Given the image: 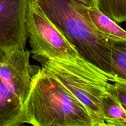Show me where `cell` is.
Listing matches in <instances>:
<instances>
[{
  "mask_svg": "<svg viewBox=\"0 0 126 126\" xmlns=\"http://www.w3.org/2000/svg\"><path fill=\"white\" fill-rule=\"evenodd\" d=\"M21 122L22 126H95L85 106L42 67L32 79Z\"/></svg>",
  "mask_w": 126,
  "mask_h": 126,
  "instance_id": "obj_1",
  "label": "cell"
},
{
  "mask_svg": "<svg viewBox=\"0 0 126 126\" xmlns=\"http://www.w3.org/2000/svg\"><path fill=\"white\" fill-rule=\"evenodd\" d=\"M56 27L79 55L106 75H111V38L100 32L77 0H30Z\"/></svg>",
  "mask_w": 126,
  "mask_h": 126,
  "instance_id": "obj_2",
  "label": "cell"
},
{
  "mask_svg": "<svg viewBox=\"0 0 126 126\" xmlns=\"http://www.w3.org/2000/svg\"><path fill=\"white\" fill-rule=\"evenodd\" d=\"M42 67L63 84L88 110L95 126H106L101 110L114 79L84 59H38Z\"/></svg>",
  "mask_w": 126,
  "mask_h": 126,
  "instance_id": "obj_3",
  "label": "cell"
},
{
  "mask_svg": "<svg viewBox=\"0 0 126 126\" xmlns=\"http://www.w3.org/2000/svg\"><path fill=\"white\" fill-rule=\"evenodd\" d=\"M26 28L31 53L35 59H83L61 32L30 0L26 16Z\"/></svg>",
  "mask_w": 126,
  "mask_h": 126,
  "instance_id": "obj_4",
  "label": "cell"
},
{
  "mask_svg": "<svg viewBox=\"0 0 126 126\" xmlns=\"http://www.w3.org/2000/svg\"><path fill=\"white\" fill-rule=\"evenodd\" d=\"M29 0H0V48L25 50L28 39L26 16Z\"/></svg>",
  "mask_w": 126,
  "mask_h": 126,
  "instance_id": "obj_5",
  "label": "cell"
},
{
  "mask_svg": "<svg viewBox=\"0 0 126 126\" xmlns=\"http://www.w3.org/2000/svg\"><path fill=\"white\" fill-rule=\"evenodd\" d=\"M30 55L25 49L5 50L0 48V78L23 105L37 72L30 63Z\"/></svg>",
  "mask_w": 126,
  "mask_h": 126,
  "instance_id": "obj_6",
  "label": "cell"
},
{
  "mask_svg": "<svg viewBox=\"0 0 126 126\" xmlns=\"http://www.w3.org/2000/svg\"><path fill=\"white\" fill-rule=\"evenodd\" d=\"M23 104L0 78V126H21Z\"/></svg>",
  "mask_w": 126,
  "mask_h": 126,
  "instance_id": "obj_7",
  "label": "cell"
},
{
  "mask_svg": "<svg viewBox=\"0 0 126 126\" xmlns=\"http://www.w3.org/2000/svg\"><path fill=\"white\" fill-rule=\"evenodd\" d=\"M82 9L86 17L100 32L111 38L126 39V31L106 14L97 9L86 7L84 4Z\"/></svg>",
  "mask_w": 126,
  "mask_h": 126,
  "instance_id": "obj_8",
  "label": "cell"
},
{
  "mask_svg": "<svg viewBox=\"0 0 126 126\" xmlns=\"http://www.w3.org/2000/svg\"><path fill=\"white\" fill-rule=\"evenodd\" d=\"M111 66L114 81L126 82V39L111 38Z\"/></svg>",
  "mask_w": 126,
  "mask_h": 126,
  "instance_id": "obj_9",
  "label": "cell"
},
{
  "mask_svg": "<svg viewBox=\"0 0 126 126\" xmlns=\"http://www.w3.org/2000/svg\"><path fill=\"white\" fill-rule=\"evenodd\" d=\"M101 110L106 126H126V111L109 91L103 98Z\"/></svg>",
  "mask_w": 126,
  "mask_h": 126,
  "instance_id": "obj_10",
  "label": "cell"
},
{
  "mask_svg": "<svg viewBox=\"0 0 126 126\" xmlns=\"http://www.w3.org/2000/svg\"><path fill=\"white\" fill-rule=\"evenodd\" d=\"M98 9L117 23L126 22V0H98Z\"/></svg>",
  "mask_w": 126,
  "mask_h": 126,
  "instance_id": "obj_11",
  "label": "cell"
},
{
  "mask_svg": "<svg viewBox=\"0 0 126 126\" xmlns=\"http://www.w3.org/2000/svg\"><path fill=\"white\" fill-rule=\"evenodd\" d=\"M109 91L115 96L122 108L126 111V82L116 80L111 83Z\"/></svg>",
  "mask_w": 126,
  "mask_h": 126,
  "instance_id": "obj_12",
  "label": "cell"
},
{
  "mask_svg": "<svg viewBox=\"0 0 126 126\" xmlns=\"http://www.w3.org/2000/svg\"><path fill=\"white\" fill-rule=\"evenodd\" d=\"M90 8L97 9L98 0H77Z\"/></svg>",
  "mask_w": 126,
  "mask_h": 126,
  "instance_id": "obj_13",
  "label": "cell"
}]
</instances>
